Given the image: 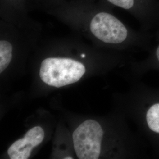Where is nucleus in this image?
<instances>
[{
  "mask_svg": "<svg viewBox=\"0 0 159 159\" xmlns=\"http://www.w3.org/2000/svg\"><path fill=\"white\" fill-rule=\"evenodd\" d=\"M85 73L84 65L71 58L48 57L41 64L40 77L46 84L61 87L77 82Z\"/></svg>",
  "mask_w": 159,
  "mask_h": 159,
  "instance_id": "f03ea898",
  "label": "nucleus"
},
{
  "mask_svg": "<svg viewBox=\"0 0 159 159\" xmlns=\"http://www.w3.org/2000/svg\"><path fill=\"white\" fill-rule=\"evenodd\" d=\"M44 131L40 126L29 130L24 137L17 140L8 148L7 153L11 159H27L34 148L40 145L44 139Z\"/></svg>",
  "mask_w": 159,
  "mask_h": 159,
  "instance_id": "20e7f679",
  "label": "nucleus"
},
{
  "mask_svg": "<svg viewBox=\"0 0 159 159\" xmlns=\"http://www.w3.org/2000/svg\"><path fill=\"white\" fill-rule=\"evenodd\" d=\"M113 8L124 10L140 23L146 31L159 27V0H97Z\"/></svg>",
  "mask_w": 159,
  "mask_h": 159,
  "instance_id": "7ed1b4c3",
  "label": "nucleus"
},
{
  "mask_svg": "<svg viewBox=\"0 0 159 159\" xmlns=\"http://www.w3.org/2000/svg\"><path fill=\"white\" fill-rule=\"evenodd\" d=\"M13 57L11 43L6 39L1 37L0 40V73H2L11 62Z\"/></svg>",
  "mask_w": 159,
  "mask_h": 159,
  "instance_id": "0eeeda50",
  "label": "nucleus"
},
{
  "mask_svg": "<svg viewBox=\"0 0 159 159\" xmlns=\"http://www.w3.org/2000/svg\"><path fill=\"white\" fill-rule=\"evenodd\" d=\"M134 66V69L138 75H143L149 71H159V42L148 51V57L135 63Z\"/></svg>",
  "mask_w": 159,
  "mask_h": 159,
  "instance_id": "423d86ee",
  "label": "nucleus"
},
{
  "mask_svg": "<svg viewBox=\"0 0 159 159\" xmlns=\"http://www.w3.org/2000/svg\"><path fill=\"white\" fill-rule=\"evenodd\" d=\"M51 0H29V8L30 11L32 10L33 7L37 4L43 2H46V1H49Z\"/></svg>",
  "mask_w": 159,
  "mask_h": 159,
  "instance_id": "6e6552de",
  "label": "nucleus"
},
{
  "mask_svg": "<svg viewBox=\"0 0 159 159\" xmlns=\"http://www.w3.org/2000/svg\"><path fill=\"white\" fill-rule=\"evenodd\" d=\"M64 159H73V157H65V158H64Z\"/></svg>",
  "mask_w": 159,
  "mask_h": 159,
  "instance_id": "1a4fd4ad",
  "label": "nucleus"
},
{
  "mask_svg": "<svg viewBox=\"0 0 159 159\" xmlns=\"http://www.w3.org/2000/svg\"><path fill=\"white\" fill-rule=\"evenodd\" d=\"M131 98V113L140 135L159 158V88L139 83Z\"/></svg>",
  "mask_w": 159,
  "mask_h": 159,
  "instance_id": "f257e3e1",
  "label": "nucleus"
},
{
  "mask_svg": "<svg viewBox=\"0 0 159 159\" xmlns=\"http://www.w3.org/2000/svg\"><path fill=\"white\" fill-rule=\"evenodd\" d=\"M29 0H0L1 20L12 23H22L29 17Z\"/></svg>",
  "mask_w": 159,
  "mask_h": 159,
  "instance_id": "39448f33",
  "label": "nucleus"
}]
</instances>
